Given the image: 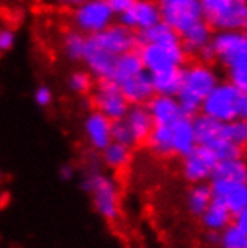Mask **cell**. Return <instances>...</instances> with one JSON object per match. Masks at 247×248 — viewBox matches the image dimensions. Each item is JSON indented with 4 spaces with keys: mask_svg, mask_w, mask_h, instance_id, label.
I'll list each match as a JSON object with an SVG mask.
<instances>
[{
    "mask_svg": "<svg viewBox=\"0 0 247 248\" xmlns=\"http://www.w3.org/2000/svg\"><path fill=\"white\" fill-rule=\"evenodd\" d=\"M205 241L211 247H217L219 245V233L217 232H208L205 235Z\"/></svg>",
    "mask_w": 247,
    "mask_h": 248,
    "instance_id": "cell-41",
    "label": "cell"
},
{
    "mask_svg": "<svg viewBox=\"0 0 247 248\" xmlns=\"http://www.w3.org/2000/svg\"><path fill=\"white\" fill-rule=\"evenodd\" d=\"M210 181L213 201L223 203L232 217L247 209V183L226 178H211Z\"/></svg>",
    "mask_w": 247,
    "mask_h": 248,
    "instance_id": "cell-11",
    "label": "cell"
},
{
    "mask_svg": "<svg viewBox=\"0 0 247 248\" xmlns=\"http://www.w3.org/2000/svg\"><path fill=\"white\" fill-rule=\"evenodd\" d=\"M92 105L95 111L100 112L111 121L123 120L129 111V102L123 96L120 85L111 79H100L93 88Z\"/></svg>",
    "mask_w": 247,
    "mask_h": 248,
    "instance_id": "cell-9",
    "label": "cell"
},
{
    "mask_svg": "<svg viewBox=\"0 0 247 248\" xmlns=\"http://www.w3.org/2000/svg\"><path fill=\"white\" fill-rule=\"evenodd\" d=\"M115 59H117L115 56L98 48L96 45H93L89 39H87L82 62L85 63L87 67H89L90 75L96 77L99 81L100 79H111Z\"/></svg>",
    "mask_w": 247,
    "mask_h": 248,
    "instance_id": "cell-16",
    "label": "cell"
},
{
    "mask_svg": "<svg viewBox=\"0 0 247 248\" xmlns=\"http://www.w3.org/2000/svg\"><path fill=\"white\" fill-rule=\"evenodd\" d=\"M111 126L113 121L98 111H92L85 117L82 124L84 135L87 142L95 151H102L105 147H108L113 142Z\"/></svg>",
    "mask_w": 247,
    "mask_h": 248,
    "instance_id": "cell-14",
    "label": "cell"
},
{
    "mask_svg": "<svg viewBox=\"0 0 247 248\" xmlns=\"http://www.w3.org/2000/svg\"><path fill=\"white\" fill-rule=\"evenodd\" d=\"M171 135H172V154L184 157L187 155L197 144L195 132L192 126V118L181 117L171 124Z\"/></svg>",
    "mask_w": 247,
    "mask_h": 248,
    "instance_id": "cell-18",
    "label": "cell"
},
{
    "mask_svg": "<svg viewBox=\"0 0 247 248\" xmlns=\"http://www.w3.org/2000/svg\"><path fill=\"white\" fill-rule=\"evenodd\" d=\"M219 78L210 64L195 62L181 67L180 90L175 94L184 117L193 118L199 114L202 100L217 85Z\"/></svg>",
    "mask_w": 247,
    "mask_h": 248,
    "instance_id": "cell-1",
    "label": "cell"
},
{
    "mask_svg": "<svg viewBox=\"0 0 247 248\" xmlns=\"http://www.w3.org/2000/svg\"><path fill=\"white\" fill-rule=\"evenodd\" d=\"M146 106L151 115L154 126H171L174 121L183 117V112L175 96L154 94L146 103Z\"/></svg>",
    "mask_w": 247,
    "mask_h": 248,
    "instance_id": "cell-15",
    "label": "cell"
},
{
    "mask_svg": "<svg viewBox=\"0 0 247 248\" xmlns=\"http://www.w3.org/2000/svg\"><path fill=\"white\" fill-rule=\"evenodd\" d=\"M59 175H60V178L63 181H70L74 178V175H75V168L72 165H69V163H65V165L60 166Z\"/></svg>",
    "mask_w": 247,
    "mask_h": 248,
    "instance_id": "cell-40",
    "label": "cell"
},
{
    "mask_svg": "<svg viewBox=\"0 0 247 248\" xmlns=\"http://www.w3.org/2000/svg\"><path fill=\"white\" fill-rule=\"evenodd\" d=\"M199 114L211 117L220 123L246 120L247 92L240 90L229 81L217 82V85L202 100Z\"/></svg>",
    "mask_w": 247,
    "mask_h": 248,
    "instance_id": "cell-3",
    "label": "cell"
},
{
    "mask_svg": "<svg viewBox=\"0 0 247 248\" xmlns=\"http://www.w3.org/2000/svg\"><path fill=\"white\" fill-rule=\"evenodd\" d=\"M208 148L213 151L214 157L217 158V162L222 160H232V158H243L244 155V148L229 142L226 139H216L213 144L208 145Z\"/></svg>",
    "mask_w": 247,
    "mask_h": 248,
    "instance_id": "cell-33",
    "label": "cell"
},
{
    "mask_svg": "<svg viewBox=\"0 0 247 248\" xmlns=\"http://www.w3.org/2000/svg\"><path fill=\"white\" fill-rule=\"evenodd\" d=\"M211 178H226L234 181L247 183V165L244 158H232V160L217 162ZM210 178V180H211Z\"/></svg>",
    "mask_w": 247,
    "mask_h": 248,
    "instance_id": "cell-29",
    "label": "cell"
},
{
    "mask_svg": "<svg viewBox=\"0 0 247 248\" xmlns=\"http://www.w3.org/2000/svg\"><path fill=\"white\" fill-rule=\"evenodd\" d=\"M143 70H144V67H143V63H141L138 51L136 49L128 51L125 54H121L115 59L111 81L121 84L123 81L135 77L136 74L143 72Z\"/></svg>",
    "mask_w": 247,
    "mask_h": 248,
    "instance_id": "cell-22",
    "label": "cell"
},
{
    "mask_svg": "<svg viewBox=\"0 0 247 248\" xmlns=\"http://www.w3.org/2000/svg\"><path fill=\"white\" fill-rule=\"evenodd\" d=\"M147 148L157 157H169L172 154V135L171 126H153L146 139Z\"/></svg>",
    "mask_w": 247,
    "mask_h": 248,
    "instance_id": "cell-27",
    "label": "cell"
},
{
    "mask_svg": "<svg viewBox=\"0 0 247 248\" xmlns=\"http://www.w3.org/2000/svg\"><path fill=\"white\" fill-rule=\"evenodd\" d=\"M0 176H2V169H0Z\"/></svg>",
    "mask_w": 247,
    "mask_h": 248,
    "instance_id": "cell-43",
    "label": "cell"
},
{
    "mask_svg": "<svg viewBox=\"0 0 247 248\" xmlns=\"http://www.w3.org/2000/svg\"><path fill=\"white\" fill-rule=\"evenodd\" d=\"M220 138L244 148L247 144V123H246V120H234L229 123H222Z\"/></svg>",
    "mask_w": 247,
    "mask_h": 248,
    "instance_id": "cell-32",
    "label": "cell"
},
{
    "mask_svg": "<svg viewBox=\"0 0 247 248\" xmlns=\"http://www.w3.org/2000/svg\"><path fill=\"white\" fill-rule=\"evenodd\" d=\"M57 2L65 8H77L81 3H84L85 0H57Z\"/></svg>",
    "mask_w": 247,
    "mask_h": 248,
    "instance_id": "cell-42",
    "label": "cell"
},
{
    "mask_svg": "<svg viewBox=\"0 0 247 248\" xmlns=\"http://www.w3.org/2000/svg\"><path fill=\"white\" fill-rule=\"evenodd\" d=\"M85 44H87V36L82 34L81 31L69 30L65 33L63 36V52L65 56L70 62H80L84 57L85 51Z\"/></svg>",
    "mask_w": 247,
    "mask_h": 248,
    "instance_id": "cell-31",
    "label": "cell"
},
{
    "mask_svg": "<svg viewBox=\"0 0 247 248\" xmlns=\"http://www.w3.org/2000/svg\"><path fill=\"white\" fill-rule=\"evenodd\" d=\"M81 187L92 196V203L98 214L107 221L120 217V190L113 176L92 170L84 176Z\"/></svg>",
    "mask_w": 247,
    "mask_h": 248,
    "instance_id": "cell-4",
    "label": "cell"
},
{
    "mask_svg": "<svg viewBox=\"0 0 247 248\" xmlns=\"http://www.w3.org/2000/svg\"><path fill=\"white\" fill-rule=\"evenodd\" d=\"M111 138H113V142L121 144V145H126L129 148L135 147V139L132 136L131 129L128 127V124L125 120H117L113 121V126H111Z\"/></svg>",
    "mask_w": 247,
    "mask_h": 248,
    "instance_id": "cell-34",
    "label": "cell"
},
{
    "mask_svg": "<svg viewBox=\"0 0 247 248\" xmlns=\"http://www.w3.org/2000/svg\"><path fill=\"white\" fill-rule=\"evenodd\" d=\"M213 201L211 196L210 184L207 183H199V184H192L190 190L187 191L186 196V205L192 216L201 217L202 212L208 208V205Z\"/></svg>",
    "mask_w": 247,
    "mask_h": 248,
    "instance_id": "cell-28",
    "label": "cell"
},
{
    "mask_svg": "<svg viewBox=\"0 0 247 248\" xmlns=\"http://www.w3.org/2000/svg\"><path fill=\"white\" fill-rule=\"evenodd\" d=\"M198 57H199V60H201V63H205V64H210V63H213L214 60H216V54H214V49H213V46H211V42L207 45V46H204L198 54H197Z\"/></svg>",
    "mask_w": 247,
    "mask_h": 248,
    "instance_id": "cell-39",
    "label": "cell"
},
{
    "mask_svg": "<svg viewBox=\"0 0 247 248\" xmlns=\"http://www.w3.org/2000/svg\"><path fill=\"white\" fill-rule=\"evenodd\" d=\"M93 45L118 57L128 51L136 49V33L123 27L121 24H111L105 30L87 36Z\"/></svg>",
    "mask_w": 247,
    "mask_h": 248,
    "instance_id": "cell-10",
    "label": "cell"
},
{
    "mask_svg": "<svg viewBox=\"0 0 247 248\" xmlns=\"http://www.w3.org/2000/svg\"><path fill=\"white\" fill-rule=\"evenodd\" d=\"M199 218L202 226L208 232H217V233H220L225 227H228L232 223V214L228 211V208L223 203L217 201H211V203L202 212V216Z\"/></svg>",
    "mask_w": 247,
    "mask_h": 248,
    "instance_id": "cell-23",
    "label": "cell"
},
{
    "mask_svg": "<svg viewBox=\"0 0 247 248\" xmlns=\"http://www.w3.org/2000/svg\"><path fill=\"white\" fill-rule=\"evenodd\" d=\"M69 88L72 92L78 94H87L92 90V75L89 72H84V70H77L72 75L69 77Z\"/></svg>",
    "mask_w": 247,
    "mask_h": 248,
    "instance_id": "cell-35",
    "label": "cell"
},
{
    "mask_svg": "<svg viewBox=\"0 0 247 248\" xmlns=\"http://www.w3.org/2000/svg\"><path fill=\"white\" fill-rule=\"evenodd\" d=\"M107 3L115 15H120L121 12L128 11L135 3V0H107Z\"/></svg>",
    "mask_w": 247,
    "mask_h": 248,
    "instance_id": "cell-38",
    "label": "cell"
},
{
    "mask_svg": "<svg viewBox=\"0 0 247 248\" xmlns=\"http://www.w3.org/2000/svg\"><path fill=\"white\" fill-rule=\"evenodd\" d=\"M192 126H193V132H195L198 145L208 147L213 144L216 139L220 138L222 123L214 118H211V117L198 114L192 118Z\"/></svg>",
    "mask_w": 247,
    "mask_h": 248,
    "instance_id": "cell-24",
    "label": "cell"
},
{
    "mask_svg": "<svg viewBox=\"0 0 247 248\" xmlns=\"http://www.w3.org/2000/svg\"><path fill=\"white\" fill-rule=\"evenodd\" d=\"M181 172L184 180L190 184L207 183L213 175L217 158L208 147L197 145L187 155L183 157Z\"/></svg>",
    "mask_w": 247,
    "mask_h": 248,
    "instance_id": "cell-12",
    "label": "cell"
},
{
    "mask_svg": "<svg viewBox=\"0 0 247 248\" xmlns=\"http://www.w3.org/2000/svg\"><path fill=\"white\" fill-rule=\"evenodd\" d=\"M204 21L217 31L246 30L247 0H199Z\"/></svg>",
    "mask_w": 247,
    "mask_h": 248,
    "instance_id": "cell-5",
    "label": "cell"
},
{
    "mask_svg": "<svg viewBox=\"0 0 247 248\" xmlns=\"http://www.w3.org/2000/svg\"><path fill=\"white\" fill-rule=\"evenodd\" d=\"M33 97H34L36 105L41 106V108H47V106H49L52 103V92H51V88L47 85L38 87Z\"/></svg>",
    "mask_w": 247,
    "mask_h": 248,
    "instance_id": "cell-36",
    "label": "cell"
},
{
    "mask_svg": "<svg viewBox=\"0 0 247 248\" xmlns=\"http://www.w3.org/2000/svg\"><path fill=\"white\" fill-rule=\"evenodd\" d=\"M159 21L162 20L156 0H135L128 11L118 15V24L135 33L147 30Z\"/></svg>",
    "mask_w": 247,
    "mask_h": 248,
    "instance_id": "cell-13",
    "label": "cell"
},
{
    "mask_svg": "<svg viewBox=\"0 0 247 248\" xmlns=\"http://www.w3.org/2000/svg\"><path fill=\"white\" fill-rule=\"evenodd\" d=\"M151 84L154 94L161 96H175L180 90L181 84V67H175L164 72L151 75Z\"/></svg>",
    "mask_w": 247,
    "mask_h": 248,
    "instance_id": "cell-26",
    "label": "cell"
},
{
    "mask_svg": "<svg viewBox=\"0 0 247 248\" xmlns=\"http://www.w3.org/2000/svg\"><path fill=\"white\" fill-rule=\"evenodd\" d=\"M161 20L179 34L202 18L199 0H156Z\"/></svg>",
    "mask_w": 247,
    "mask_h": 248,
    "instance_id": "cell-8",
    "label": "cell"
},
{
    "mask_svg": "<svg viewBox=\"0 0 247 248\" xmlns=\"http://www.w3.org/2000/svg\"><path fill=\"white\" fill-rule=\"evenodd\" d=\"M114 16L107 0H85L74 11V24L78 31L92 36L114 24Z\"/></svg>",
    "mask_w": 247,
    "mask_h": 248,
    "instance_id": "cell-7",
    "label": "cell"
},
{
    "mask_svg": "<svg viewBox=\"0 0 247 248\" xmlns=\"http://www.w3.org/2000/svg\"><path fill=\"white\" fill-rule=\"evenodd\" d=\"M213 39V29L204 20L192 24L183 33H180V44L186 56H197Z\"/></svg>",
    "mask_w": 247,
    "mask_h": 248,
    "instance_id": "cell-19",
    "label": "cell"
},
{
    "mask_svg": "<svg viewBox=\"0 0 247 248\" xmlns=\"http://www.w3.org/2000/svg\"><path fill=\"white\" fill-rule=\"evenodd\" d=\"M180 42V34L171 29L164 21H159L153 27L136 31V46L146 45V44H172Z\"/></svg>",
    "mask_w": 247,
    "mask_h": 248,
    "instance_id": "cell-25",
    "label": "cell"
},
{
    "mask_svg": "<svg viewBox=\"0 0 247 248\" xmlns=\"http://www.w3.org/2000/svg\"><path fill=\"white\" fill-rule=\"evenodd\" d=\"M136 51L144 70L150 75L175 67H183L187 59L180 42L146 44L136 46Z\"/></svg>",
    "mask_w": 247,
    "mask_h": 248,
    "instance_id": "cell-6",
    "label": "cell"
},
{
    "mask_svg": "<svg viewBox=\"0 0 247 248\" xmlns=\"http://www.w3.org/2000/svg\"><path fill=\"white\" fill-rule=\"evenodd\" d=\"M100 153H102L103 165L110 169H114V170H120L123 168H126L131 163V158H132L131 148L126 145L117 144V142H111Z\"/></svg>",
    "mask_w": 247,
    "mask_h": 248,
    "instance_id": "cell-30",
    "label": "cell"
},
{
    "mask_svg": "<svg viewBox=\"0 0 247 248\" xmlns=\"http://www.w3.org/2000/svg\"><path fill=\"white\" fill-rule=\"evenodd\" d=\"M123 120L126 121L128 127L131 129L132 136L135 139V144L136 145L144 144L154 126L147 106L146 105H131L126 117Z\"/></svg>",
    "mask_w": 247,
    "mask_h": 248,
    "instance_id": "cell-20",
    "label": "cell"
},
{
    "mask_svg": "<svg viewBox=\"0 0 247 248\" xmlns=\"http://www.w3.org/2000/svg\"><path fill=\"white\" fill-rule=\"evenodd\" d=\"M118 85L123 96L129 102V105H146L154 96L151 75L146 72V70L136 74L135 77L126 81H123Z\"/></svg>",
    "mask_w": 247,
    "mask_h": 248,
    "instance_id": "cell-17",
    "label": "cell"
},
{
    "mask_svg": "<svg viewBox=\"0 0 247 248\" xmlns=\"http://www.w3.org/2000/svg\"><path fill=\"white\" fill-rule=\"evenodd\" d=\"M15 44V33L11 29H0V51H9Z\"/></svg>",
    "mask_w": 247,
    "mask_h": 248,
    "instance_id": "cell-37",
    "label": "cell"
},
{
    "mask_svg": "<svg viewBox=\"0 0 247 248\" xmlns=\"http://www.w3.org/2000/svg\"><path fill=\"white\" fill-rule=\"evenodd\" d=\"M211 46L216 60L228 72V81L247 92V34L244 30H228L213 34Z\"/></svg>",
    "mask_w": 247,
    "mask_h": 248,
    "instance_id": "cell-2",
    "label": "cell"
},
{
    "mask_svg": "<svg viewBox=\"0 0 247 248\" xmlns=\"http://www.w3.org/2000/svg\"><path fill=\"white\" fill-rule=\"evenodd\" d=\"M219 248H247V209L232 217V223L219 233Z\"/></svg>",
    "mask_w": 247,
    "mask_h": 248,
    "instance_id": "cell-21",
    "label": "cell"
}]
</instances>
